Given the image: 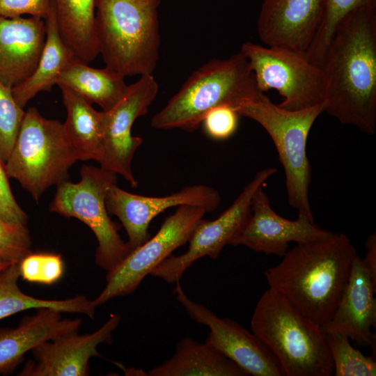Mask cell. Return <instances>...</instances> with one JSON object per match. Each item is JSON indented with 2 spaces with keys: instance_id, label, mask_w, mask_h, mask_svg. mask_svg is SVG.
<instances>
[{
  "instance_id": "obj_1",
  "label": "cell",
  "mask_w": 376,
  "mask_h": 376,
  "mask_svg": "<svg viewBox=\"0 0 376 376\" xmlns=\"http://www.w3.org/2000/svg\"><path fill=\"white\" fill-rule=\"evenodd\" d=\"M325 111L368 135L376 129V8L349 13L337 26L322 64Z\"/></svg>"
},
{
  "instance_id": "obj_2",
  "label": "cell",
  "mask_w": 376,
  "mask_h": 376,
  "mask_svg": "<svg viewBox=\"0 0 376 376\" xmlns=\"http://www.w3.org/2000/svg\"><path fill=\"white\" fill-rule=\"evenodd\" d=\"M357 250L342 233L299 243L265 272L270 288L322 326L334 313L347 282Z\"/></svg>"
},
{
  "instance_id": "obj_3",
  "label": "cell",
  "mask_w": 376,
  "mask_h": 376,
  "mask_svg": "<svg viewBox=\"0 0 376 376\" xmlns=\"http://www.w3.org/2000/svg\"><path fill=\"white\" fill-rule=\"evenodd\" d=\"M252 332L279 361L285 376H331L334 366L321 326L269 288L251 318Z\"/></svg>"
},
{
  "instance_id": "obj_4",
  "label": "cell",
  "mask_w": 376,
  "mask_h": 376,
  "mask_svg": "<svg viewBox=\"0 0 376 376\" xmlns=\"http://www.w3.org/2000/svg\"><path fill=\"white\" fill-rule=\"evenodd\" d=\"M260 93L249 61L240 51L228 58H213L196 69L152 117L150 124L158 130L191 132L211 109L221 105L237 109Z\"/></svg>"
},
{
  "instance_id": "obj_5",
  "label": "cell",
  "mask_w": 376,
  "mask_h": 376,
  "mask_svg": "<svg viewBox=\"0 0 376 376\" xmlns=\"http://www.w3.org/2000/svg\"><path fill=\"white\" fill-rule=\"evenodd\" d=\"M161 0H96L95 30L105 67L123 77L152 75L160 47Z\"/></svg>"
},
{
  "instance_id": "obj_6",
  "label": "cell",
  "mask_w": 376,
  "mask_h": 376,
  "mask_svg": "<svg viewBox=\"0 0 376 376\" xmlns=\"http://www.w3.org/2000/svg\"><path fill=\"white\" fill-rule=\"evenodd\" d=\"M236 110L241 116L260 124L270 136L284 169L288 204L297 210V218L314 222L308 198L311 167L306 145L313 123L325 111V102L290 111L274 104L261 93Z\"/></svg>"
},
{
  "instance_id": "obj_7",
  "label": "cell",
  "mask_w": 376,
  "mask_h": 376,
  "mask_svg": "<svg viewBox=\"0 0 376 376\" xmlns=\"http://www.w3.org/2000/svg\"><path fill=\"white\" fill-rule=\"evenodd\" d=\"M77 161L63 123L47 119L31 107L25 111L5 168L8 178L17 180L38 201L51 186L68 180Z\"/></svg>"
},
{
  "instance_id": "obj_8",
  "label": "cell",
  "mask_w": 376,
  "mask_h": 376,
  "mask_svg": "<svg viewBox=\"0 0 376 376\" xmlns=\"http://www.w3.org/2000/svg\"><path fill=\"white\" fill-rule=\"evenodd\" d=\"M80 176L77 183L66 180L56 185L49 211L76 218L93 231L97 241L95 263L108 272L131 252L106 206L108 189L116 184L117 174L100 166L84 164L81 167Z\"/></svg>"
},
{
  "instance_id": "obj_9",
  "label": "cell",
  "mask_w": 376,
  "mask_h": 376,
  "mask_svg": "<svg viewBox=\"0 0 376 376\" xmlns=\"http://www.w3.org/2000/svg\"><path fill=\"white\" fill-rule=\"evenodd\" d=\"M240 52L249 61L258 91L274 89L282 96L281 108L296 111L324 102V70L304 52L251 42H244Z\"/></svg>"
},
{
  "instance_id": "obj_10",
  "label": "cell",
  "mask_w": 376,
  "mask_h": 376,
  "mask_svg": "<svg viewBox=\"0 0 376 376\" xmlns=\"http://www.w3.org/2000/svg\"><path fill=\"white\" fill-rule=\"evenodd\" d=\"M207 211L201 207L180 205L167 217L157 233L132 250L107 272L106 285L93 300L97 307L109 300L128 295L171 253L187 243Z\"/></svg>"
},
{
  "instance_id": "obj_11",
  "label": "cell",
  "mask_w": 376,
  "mask_h": 376,
  "mask_svg": "<svg viewBox=\"0 0 376 376\" xmlns=\"http://www.w3.org/2000/svg\"><path fill=\"white\" fill-rule=\"evenodd\" d=\"M276 171L275 168H267L257 172L231 205L216 219H203L199 222L186 252L169 256L150 274L168 283H177L197 260L205 256L216 260L226 245L234 246L251 217L253 194Z\"/></svg>"
},
{
  "instance_id": "obj_12",
  "label": "cell",
  "mask_w": 376,
  "mask_h": 376,
  "mask_svg": "<svg viewBox=\"0 0 376 376\" xmlns=\"http://www.w3.org/2000/svg\"><path fill=\"white\" fill-rule=\"evenodd\" d=\"M158 89L152 75H141L128 86L126 93L115 106L101 111L103 155L100 166L120 175L132 187H136L138 182L132 173V162L143 139L132 135V127L136 118L148 112Z\"/></svg>"
},
{
  "instance_id": "obj_13",
  "label": "cell",
  "mask_w": 376,
  "mask_h": 376,
  "mask_svg": "<svg viewBox=\"0 0 376 376\" xmlns=\"http://www.w3.org/2000/svg\"><path fill=\"white\" fill-rule=\"evenodd\" d=\"M173 292L190 318L209 328L205 343L225 354L249 375L285 376L276 357L253 332L228 318L218 317L205 306L191 300L179 281Z\"/></svg>"
},
{
  "instance_id": "obj_14",
  "label": "cell",
  "mask_w": 376,
  "mask_h": 376,
  "mask_svg": "<svg viewBox=\"0 0 376 376\" xmlns=\"http://www.w3.org/2000/svg\"><path fill=\"white\" fill-rule=\"evenodd\" d=\"M220 194L215 189L204 185L187 186L171 194L146 196L132 194L111 185L106 196L109 213L116 215L125 230L131 251L143 244L151 236L148 227L152 220L166 210L180 205H194L213 212L221 203Z\"/></svg>"
},
{
  "instance_id": "obj_15",
  "label": "cell",
  "mask_w": 376,
  "mask_h": 376,
  "mask_svg": "<svg viewBox=\"0 0 376 376\" xmlns=\"http://www.w3.org/2000/svg\"><path fill=\"white\" fill-rule=\"evenodd\" d=\"M118 313H111L104 324L91 334L79 335L74 331L45 342L32 350L33 359L28 361L19 376H87L89 360L101 357L97 346L111 343L112 334L120 324Z\"/></svg>"
},
{
  "instance_id": "obj_16",
  "label": "cell",
  "mask_w": 376,
  "mask_h": 376,
  "mask_svg": "<svg viewBox=\"0 0 376 376\" xmlns=\"http://www.w3.org/2000/svg\"><path fill=\"white\" fill-rule=\"evenodd\" d=\"M263 186L252 197L251 217L235 246L244 245L256 252L283 257L290 242H308L331 235V231L314 222L299 218L289 220L278 214L272 208Z\"/></svg>"
},
{
  "instance_id": "obj_17",
  "label": "cell",
  "mask_w": 376,
  "mask_h": 376,
  "mask_svg": "<svg viewBox=\"0 0 376 376\" xmlns=\"http://www.w3.org/2000/svg\"><path fill=\"white\" fill-rule=\"evenodd\" d=\"M376 286L372 282L362 258L353 260L347 282L330 319L321 326L325 334L347 336L359 345L375 352Z\"/></svg>"
},
{
  "instance_id": "obj_18",
  "label": "cell",
  "mask_w": 376,
  "mask_h": 376,
  "mask_svg": "<svg viewBox=\"0 0 376 376\" xmlns=\"http://www.w3.org/2000/svg\"><path fill=\"white\" fill-rule=\"evenodd\" d=\"M322 0H263L257 30L269 47L305 52L316 32Z\"/></svg>"
},
{
  "instance_id": "obj_19",
  "label": "cell",
  "mask_w": 376,
  "mask_h": 376,
  "mask_svg": "<svg viewBox=\"0 0 376 376\" xmlns=\"http://www.w3.org/2000/svg\"><path fill=\"white\" fill-rule=\"evenodd\" d=\"M46 38L40 17L0 16V81L13 88L35 70Z\"/></svg>"
},
{
  "instance_id": "obj_20",
  "label": "cell",
  "mask_w": 376,
  "mask_h": 376,
  "mask_svg": "<svg viewBox=\"0 0 376 376\" xmlns=\"http://www.w3.org/2000/svg\"><path fill=\"white\" fill-rule=\"evenodd\" d=\"M36 310V313L24 317L15 328H0V375L14 372L29 351L60 336L79 331L81 325V319L63 318L62 312L58 310Z\"/></svg>"
},
{
  "instance_id": "obj_21",
  "label": "cell",
  "mask_w": 376,
  "mask_h": 376,
  "mask_svg": "<svg viewBox=\"0 0 376 376\" xmlns=\"http://www.w3.org/2000/svg\"><path fill=\"white\" fill-rule=\"evenodd\" d=\"M58 86L67 111L63 124L65 134L77 159L100 163L103 155L101 111H96L91 103L70 88Z\"/></svg>"
},
{
  "instance_id": "obj_22",
  "label": "cell",
  "mask_w": 376,
  "mask_h": 376,
  "mask_svg": "<svg viewBox=\"0 0 376 376\" xmlns=\"http://www.w3.org/2000/svg\"><path fill=\"white\" fill-rule=\"evenodd\" d=\"M150 376H248L249 375L211 345L190 338L181 339L174 354L151 369Z\"/></svg>"
},
{
  "instance_id": "obj_23",
  "label": "cell",
  "mask_w": 376,
  "mask_h": 376,
  "mask_svg": "<svg viewBox=\"0 0 376 376\" xmlns=\"http://www.w3.org/2000/svg\"><path fill=\"white\" fill-rule=\"evenodd\" d=\"M45 22L46 38L37 66L27 79L12 88L13 97L22 108L40 92L50 91L61 72L75 58L60 36L52 1Z\"/></svg>"
},
{
  "instance_id": "obj_24",
  "label": "cell",
  "mask_w": 376,
  "mask_h": 376,
  "mask_svg": "<svg viewBox=\"0 0 376 376\" xmlns=\"http://www.w3.org/2000/svg\"><path fill=\"white\" fill-rule=\"evenodd\" d=\"M96 0H51L58 32L77 59L89 63L99 53L95 30Z\"/></svg>"
},
{
  "instance_id": "obj_25",
  "label": "cell",
  "mask_w": 376,
  "mask_h": 376,
  "mask_svg": "<svg viewBox=\"0 0 376 376\" xmlns=\"http://www.w3.org/2000/svg\"><path fill=\"white\" fill-rule=\"evenodd\" d=\"M56 85L75 91L103 111L115 106L126 93L128 86L125 77L108 69L95 68L74 58L60 74Z\"/></svg>"
},
{
  "instance_id": "obj_26",
  "label": "cell",
  "mask_w": 376,
  "mask_h": 376,
  "mask_svg": "<svg viewBox=\"0 0 376 376\" xmlns=\"http://www.w3.org/2000/svg\"><path fill=\"white\" fill-rule=\"evenodd\" d=\"M19 263H12L0 272V320L15 313L40 308H51L62 313H79L93 319L96 307L84 295L65 299H44L25 294L18 286Z\"/></svg>"
},
{
  "instance_id": "obj_27",
  "label": "cell",
  "mask_w": 376,
  "mask_h": 376,
  "mask_svg": "<svg viewBox=\"0 0 376 376\" xmlns=\"http://www.w3.org/2000/svg\"><path fill=\"white\" fill-rule=\"evenodd\" d=\"M375 7L376 0H322L321 17L308 48L307 58L322 67L328 46L340 22L351 12Z\"/></svg>"
},
{
  "instance_id": "obj_28",
  "label": "cell",
  "mask_w": 376,
  "mask_h": 376,
  "mask_svg": "<svg viewBox=\"0 0 376 376\" xmlns=\"http://www.w3.org/2000/svg\"><path fill=\"white\" fill-rule=\"evenodd\" d=\"M327 346L335 376H375L376 361L373 356H366L354 347L343 334H326Z\"/></svg>"
},
{
  "instance_id": "obj_29",
  "label": "cell",
  "mask_w": 376,
  "mask_h": 376,
  "mask_svg": "<svg viewBox=\"0 0 376 376\" xmlns=\"http://www.w3.org/2000/svg\"><path fill=\"white\" fill-rule=\"evenodd\" d=\"M25 114L15 102L12 88L0 81V159L5 163L15 144Z\"/></svg>"
},
{
  "instance_id": "obj_30",
  "label": "cell",
  "mask_w": 376,
  "mask_h": 376,
  "mask_svg": "<svg viewBox=\"0 0 376 376\" xmlns=\"http://www.w3.org/2000/svg\"><path fill=\"white\" fill-rule=\"evenodd\" d=\"M19 270L28 282L52 285L62 277L64 262L59 254L31 252L19 263Z\"/></svg>"
},
{
  "instance_id": "obj_31",
  "label": "cell",
  "mask_w": 376,
  "mask_h": 376,
  "mask_svg": "<svg viewBox=\"0 0 376 376\" xmlns=\"http://www.w3.org/2000/svg\"><path fill=\"white\" fill-rule=\"evenodd\" d=\"M31 239L26 226L9 224L0 217V258L19 263L31 253Z\"/></svg>"
},
{
  "instance_id": "obj_32",
  "label": "cell",
  "mask_w": 376,
  "mask_h": 376,
  "mask_svg": "<svg viewBox=\"0 0 376 376\" xmlns=\"http://www.w3.org/2000/svg\"><path fill=\"white\" fill-rule=\"evenodd\" d=\"M241 116L234 107L221 105L207 113L201 124L205 134L211 139L226 140L236 132Z\"/></svg>"
},
{
  "instance_id": "obj_33",
  "label": "cell",
  "mask_w": 376,
  "mask_h": 376,
  "mask_svg": "<svg viewBox=\"0 0 376 376\" xmlns=\"http://www.w3.org/2000/svg\"><path fill=\"white\" fill-rule=\"evenodd\" d=\"M8 178L5 163L0 159V217L13 225L26 226L28 216L17 203Z\"/></svg>"
},
{
  "instance_id": "obj_34",
  "label": "cell",
  "mask_w": 376,
  "mask_h": 376,
  "mask_svg": "<svg viewBox=\"0 0 376 376\" xmlns=\"http://www.w3.org/2000/svg\"><path fill=\"white\" fill-rule=\"evenodd\" d=\"M51 7V0H0V16L6 17H31L45 20Z\"/></svg>"
},
{
  "instance_id": "obj_35",
  "label": "cell",
  "mask_w": 376,
  "mask_h": 376,
  "mask_svg": "<svg viewBox=\"0 0 376 376\" xmlns=\"http://www.w3.org/2000/svg\"><path fill=\"white\" fill-rule=\"evenodd\" d=\"M366 253L363 263L367 269L372 282L376 286V233L370 234L366 241Z\"/></svg>"
},
{
  "instance_id": "obj_36",
  "label": "cell",
  "mask_w": 376,
  "mask_h": 376,
  "mask_svg": "<svg viewBox=\"0 0 376 376\" xmlns=\"http://www.w3.org/2000/svg\"><path fill=\"white\" fill-rule=\"evenodd\" d=\"M11 263L0 258V272L7 268Z\"/></svg>"
}]
</instances>
